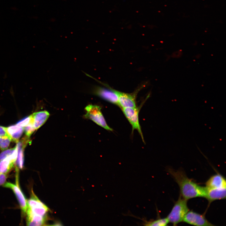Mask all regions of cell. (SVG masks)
Wrapping results in <instances>:
<instances>
[{"instance_id":"cell-22","label":"cell","mask_w":226,"mask_h":226,"mask_svg":"<svg viewBox=\"0 0 226 226\" xmlns=\"http://www.w3.org/2000/svg\"><path fill=\"white\" fill-rule=\"evenodd\" d=\"M7 177V174L0 173V186H3L6 182Z\"/></svg>"},{"instance_id":"cell-14","label":"cell","mask_w":226,"mask_h":226,"mask_svg":"<svg viewBox=\"0 0 226 226\" xmlns=\"http://www.w3.org/2000/svg\"><path fill=\"white\" fill-rule=\"evenodd\" d=\"M7 132L10 137L16 143H18L24 131V127L17 125L6 127Z\"/></svg>"},{"instance_id":"cell-12","label":"cell","mask_w":226,"mask_h":226,"mask_svg":"<svg viewBox=\"0 0 226 226\" xmlns=\"http://www.w3.org/2000/svg\"><path fill=\"white\" fill-rule=\"evenodd\" d=\"M49 116V113L45 110L35 112L31 115L32 121L35 129L36 130L42 126Z\"/></svg>"},{"instance_id":"cell-11","label":"cell","mask_w":226,"mask_h":226,"mask_svg":"<svg viewBox=\"0 0 226 226\" xmlns=\"http://www.w3.org/2000/svg\"><path fill=\"white\" fill-rule=\"evenodd\" d=\"M226 189V188L212 189L206 188V194L205 198L207 200L209 204L215 200L225 199Z\"/></svg>"},{"instance_id":"cell-19","label":"cell","mask_w":226,"mask_h":226,"mask_svg":"<svg viewBox=\"0 0 226 226\" xmlns=\"http://www.w3.org/2000/svg\"><path fill=\"white\" fill-rule=\"evenodd\" d=\"M24 128L25 134L28 137H29L35 130L33 126L32 119L30 122Z\"/></svg>"},{"instance_id":"cell-3","label":"cell","mask_w":226,"mask_h":226,"mask_svg":"<svg viewBox=\"0 0 226 226\" xmlns=\"http://www.w3.org/2000/svg\"><path fill=\"white\" fill-rule=\"evenodd\" d=\"M85 109L86 113L84 116L86 118L91 120L106 130L112 131L113 129L107 124L100 106L89 105L85 107Z\"/></svg>"},{"instance_id":"cell-16","label":"cell","mask_w":226,"mask_h":226,"mask_svg":"<svg viewBox=\"0 0 226 226\" xmlns=\"http://www.w3.org/2000/svg\"><path fill=\"white\" fill-rule=\"evenodd\" d=\"M143 221L144 222L143 223L145 226H165L167 225L169 223L167 217L149 221Z\"/></svg>"},{"instance_id":"cell-15","label":"cell","mask_w":226,"mask_h":226,"mask_svg":"<svg viewBox=\"0 0 226 226\" xmlns=\"http://www.w3.org/2000/svg\"><path fill=\"white\" fill-rule=\"evenodd\" d=\"M15 162L10 156L0 161V173L8 174L13 168Z\"/></svg>"},{"instance_id":"cell-17","label":"cell","mask_w":226,"mask_h":226,"mask_svg":"<svg viewBox=\"0 0 226 226\" xmlns=\"http://www.w3.org/2000/svg\"><path fill=\"white\" fill-rule=\"evenodd\" d=\"M17 147L18 148V154L16 160H17V165L20 169H22L24 164V155L23 152V147L25 145L22 144V143L19 142L18 143Z\"/></svg>"},{"instance_id":"cell-8","label":"cell","mask_w":226,"mask_h":226,"mask_svg":"<svg viewBox=\"0 0 226 226\" xmlns=\"http://www.w3.org/2000/svg\"><path fill=\"white\" fill-rule=\"evenodd\" d=\"M118 99L119 106L121 108H133L136 106V98L137 92L127 93L116 90Z\"/></svg>"},{"instance_id":"cell-18","label":"cell","mask_w":226,"mask_h":226,"mask_svg":"<svg viewBox=\"0 0 226 226\" xmlns=\"http://www.w3.org/2000/svg\"><path fill=\"white\" fill-rule=\"evenodd\" d=\"M12 140L9 136H5L0 137V149L3 151L7 149Z\"/></svg>"},{"instance_id":"cell-5","label":"cell","mask_w":226,"mask_h":226,"mask_svg":"<svg viewBox=\"0 0 226 226\" xmlns=\"http://www.w3.org/2000/svg\"><path fill=\"white\" fill-rule=\"evenodd\" d=\"M141 108V106L140 107L125 108H122V110L126 117L132 126V132L134 130H137L144 142L138 118L139 112Z\"/></svg>"},{"instance_id":"cell-23","label":"cell","mask_w":226,"mask_h":226,"mask_svg":"<svg viewBox=\"0 0 226 226\" xmlns=\"http://www.w3.org/2000/svg\"><path fill=\"white\" fill-rule=\"evenodd\" d=\"M5 136H9L7 132L6 127L0 126V137Z\"/></svg>"},{"instance_id":"cell-10","label":"cell","mask_w":226,"mask_h":226,"mask_svg":"<svg viewBox=\"0 0 226 226\" xmlns=\"http://www.w3.org/2000/svg\"><path fill=\"white\" fill-rule=\"evenodd\" d=\"M205 187L207 189L226 188L225 178L219 173L214 175L207 180Z\"/></svg>"},{"instance_id":"cell-6","label":"cell","mask_w":226,"mask_h":226,"mask_svg":"<svg viewBox=\"0 0 226 226\" xmlns=\"http://www.w3.org/2000/svg\"><path fill=\"white\" fill-rule=\"evenodd\" d=\"M183 222L197 226H212L214 225L209 222L205 215L194 211H189L185 216Z\"/></svg>"},{"instance_id":"cell-13","label":"cell","mask_w":226,"mask_h":226,"mask_svg":"<svg viewBox=\"0 0 226 226\" xmlns=\"http://www.w3.org/2000/svg\"><path fill=\"white\" fill-rule=\"evenodd\" d=\"M27 214V225L28 226H42L46 225L48 218L32 214L29 212Z\"/></svg>"},{"instance_id":"cell-4","label":"cell","mask_w":226,"mask_h":226,"mask_svg":"<svg viewBox=\"0 0 226 226\" xmlns=\"http://www.w3.org/2000/svg\"><path fill=\"white\" fill-rule=\"evenodd\" d=\"M27 204L26 212L47 218V213L50 211L49 208L39 199L33 191L30 198L27 200Z\"/></svg>"},{"instance_id":"cell-7","label":"cell","mask_w":226,"mask_h":226,"mask_svg":"<svg viewBox=\"0 0 226 226\" xmlns=\"http://www.w3.org/2000/svg\"><path fill=\"white\" fill-rule=\"evenodd\" d=\"M93 93L105 100L119 105L118 96L116 90L97 87L94 89Z\"/></svg>"},{"instance_id":"cell-1","label":"cell","mask_w":226,"mask_h":226,"mask_svg":"<svg viewBox=\"0 0 226 226\" xmlns=\"http://www.w3.org/2000/svg\"><path fill=\"white\" fill-rule=\"evenodd\" d=\"M167 171L178 184L180 189V196L182 198L188 200L197 197H205V187L199 185L189 178L183 171L176 170L171 168H168Z\"/></svg>"},{"instance_id":"cell-20","label":"cell","mask_w":226,"mask_h":226,"mask_svg":"<svg viewBox=\"0 0 226 226\" xmlns=\"http://www.w3.org/2000/svg\"><path fill=\"white\" fill-rule=\"evenodd\" d=\"M16 148V146L14 148L4 150L0 153V161L9 156L14 151Z\"/></svg>"},{"instance_id":"cell-21","label":"cell","mask_w":226,"mask_h":226,"mask_svg":"<svg viewBox=\"0 0 226 226\" xmlns=\"http://www.w3.org/2000/svg\"><path fill=\"white\" fill-rule=\"evenodd\" d=\"M31 115L20 121L16 124L19 126L24 127L28 125L31 121Z\"/></svg>"},{"instance_id":"cell-2","label":"cell","mask_w":226,"mask_h":226,"mask_svg":"<svg viewBox=\"0 0 226 226\" xmlns=\"http://www.w3.org/2000/svg\"><path fill=\"white\" fill-rule=\"evenodd\" d=\"M187 201L180 196L167 217L169 223L175 226L183 221L185 216L189 211L187 205Z\"/></svg>"},{"instance_id":"cell-9","label":"cell","mask_w":226,"mask_h":226,"mask_svg":"<svg viewBox=\"0 0 226 226\" xmlns=\"http://www.w3.org/2000/svg\"><path fill=\"white\" fill-rule=\"evenodd\" d=\"M3 186L12 190L17 199L21 209L24 213H26L28 208L27 200L19 186L17 184L6 182Z\"/></svg>"}]
</instances>
